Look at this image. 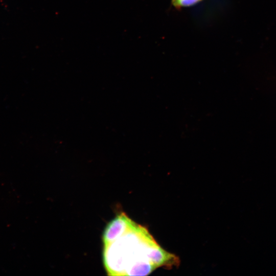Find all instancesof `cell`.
Returning <instances> with one entry per match:
<instances>
[{
    "label": "cell",
    "mask_w": 276,
    "mask_h": 276,
    "mask_svg": "<svg viewBox=\"0 0 276 276\" xmlns=\"http://www.w3.org/2000/svg\"><path fill=\"white\" fill-rule=\"evenodd\" d=\"M176 1L177 0H172L173 4H174Z\"/></svg>",
    "instance_id": "cell-4"
},
{
    "label": "cell",
    "mask_w": 276,
    "mask_h": 276,
    "mask_svg": "<svg viewBox=\"0 0 276 276\" xmlns=\"http://www.w3.org/2000/svg\"><path fill=\"white\" fill-rule=\"evenodd\" d=\"M132 219L124 212L117 215L107 225L103 235L104 246L120 237L127 229Z\"/></svg>",
    "instance_id": "cell-2"
},
{
    "label": "cell",
    "mask_w": 276,
    "mask_h": 276,
    "mask_svg": "<svg viewBox=\"0 0 276 276\" xmlns=\"http://www.w3.org/2000/svg\"><path fill=\"white\" fill-rule=\"evenodd\" d=\"M200 1L201 0H177L173 5L177 7H189L196 4Z\"/></svg>",
    "instance_id": "cell-3"
},
{
    "label": "cell",
    "mask_w": 276,
    "mask_h": 276,
    "mask_svg": "<svg viewBox=\"0 0 276 276\" xmlns=\"http://www.w3.org/2000/svg\"><path fill=\"white\" fill-rule=\"evenodd\" d=\"M104 264L110 275H147L156 269L172 268L178 258L163 249L148 229L132 220L126 231L104 246Z\"/></svg>",
    "instance_id": "cell-1"
}]
</instances>
